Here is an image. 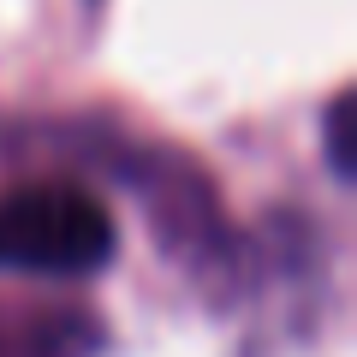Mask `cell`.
Segmentation results:
<instances>
[{"mask_svg":"<svg viewBox=\"0 0 357 357\" xmlns=\"http://www.w3.org/2000/svg\"><path fill=\"white\" fill-rule=\"evenodd\" d=\"M114 256V220L77 185H30L0 197V268L89 274Z\"/></svg>","mask_w":357,"mask_h":357,"instance_id":"cell-1","label":"cell"},{"mask_svg":"<svg viewBox=\"0 0 357 357\" xmlns=\"http://www.w3.org/2000/svg\"><path fill=\"white\" fill-rule=\"evenodd\" d=\"M328 155H333V173L340 178H351L357 173V161H351V102H333V114H328Z\"/></svg>","mask_w":357,"mask_h":357,"instance_id":"cell-2","label":"cell"}]
</instances>
